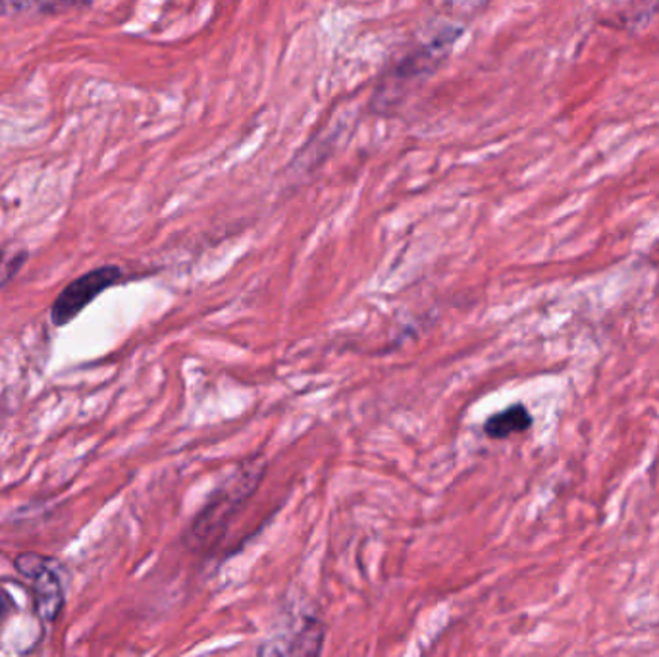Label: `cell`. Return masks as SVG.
Returning <instances> with one entry per match:
<instances>
[{
    "mask_svg": "<svg viewBox=\"0 0 659 657\" xmlns=\"http://www.w3.org/2000/svg\"><path fill=\"white\" fill-rule=\"evenodd\" d=\"M659 14V0H633L626 22L631 27H643Z\"/></svg>",
    "mask_w": 659,
    "mask_h": 657,
    "instance_id": "6",
    "label": "cell"
},
{
    "mask_svg": "<svg viewBox=\"0 0 659 657\" xmlns=\"http://www.w3.org/2000/svg\"><path fill=\"white\" fill-rule=\"evenodd\" d=\"M125 272L117 265L93 268L75 278L57 295L50 307V320L54 326H68L91 305L102 293L124 282Z\"/></svg>",
    "mask_w": 659,
    "mask_h": 657,
    "instance_id": "3",
    "label": "cell"
},
{
    "mask_svg": "<svg viewBox=\"0 0 659 657\" xmlns=\"http://www.w3.org/2000/svg\"><path fill=\"white\" fill-rule=\"evenodd\" d=\"M533 426V415L523 403H515L490 416L485 423V433L490 440H508L515 434H523Z\"/></svg>",
    "mask_w": 659,
    "mask_h": 657,
    "instance_id": "4",
    "label": "cell"
},
{
    "mask_svg": "<svg viewBox=\"0 0 659 657\" xmlns=\"http://www.w3.org/2000/svg\"><path fill=\"white\" fill-rule=\"evenodd\" d=\"M25 258H27L25 251L12 250V247L0 250V288L7 285L17 275V270L24 267Z\"/></svg>",
    "mask_w": 659,
    "mask_h": 657,
    "instance_id": "5",
    "label": "cell"
},
{
    "mask_svg": "<svg viewBox=\"0 0 659 657\" xmlns=\"http://www.w3.org/2000/svg\"><path fill=\"white\" fill-rule=\"evenodd\" d=\"M17 573L24 574L32 584L35 613L42 624H52L59 619L66 601V579L64 567L57 559L41 553H20L16 561Z\"/></svg>",
    "mask_w": 659,
    "mask_h": 657,
    "instance_id": "2",
    "label": "cell"
},
{
    "mask_svg": "<svg viewBox=\"0 0 659 657\" xmlns=\"http://www.w3.org/2000/svg\"><path fill=\"white\" fill-rule=\"evenodd\" d=\"M263 476L265 465L259 459L243 461L232 475L225 476L205 501L199 513L193 516L184 533L185 546L197 553H205L222 540L234 516L259 488Z\"/></svg>",
    "mask_w": 659,
    "mask_h": 657,
    "instance_id": "1",
    "label": "cell"
}]
</instances>
